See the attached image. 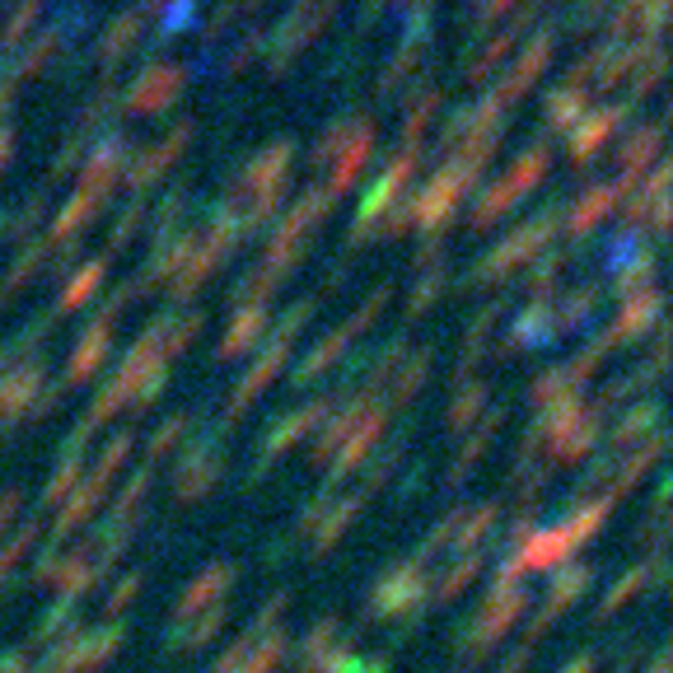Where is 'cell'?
Returning <instances> with one entry per match:
<instances>
[{
	"label": "cell",
	"mask_w": 673,
	"mask_h": 673,
	"mask_svg": "<svg viewBox=\"0 0 673 673\" xmlns=\"http://www.w3.org/2000/svg\"><path fill=\"white\" fill-rule=\"evenodd\" d=\"M655 141H659V131H655V127L641 131V136H631V141H627V164H641V159L650 155V145H655Z\"/></svg>",
	"instance_id": "3"
},
{
	"label": "cell",
	"mask_w": 673,
	"mask_h": 673,
	"mask_svg": "<svg viewBox=\"0 0 673 673\" xmlns=\"http://www.w3.org/2000/svg\"><path fill=\"white\" fill-rule=\"evenodd\" d=\"M613 127H617V108H608V113H594V117H589V122H585V131L575 136V159H585L589 150H594V145H599Z\"/></svg>",
	"instance_id": "2"
},
{
	"label": "cell",
	"mask_w": 673,
	"mask_h": 673,
	"mask_svg": "<svg viewBox=\"0 0 673 673\" xmlns=\"http://www.w3.org/2000/svg\"><path fill=\"white\" fill-rule=\"evenodd\" d=\"M575 103H580V99H575L571 89H561V94H552V99H547V113H552V122H566Z\"/></svg>",
	"instance_id": "4"
},
{
	"label": "cell",
	"mask_w": 673,
	"mask_h": 673,
	"mask_svg": "<svg viewBox=\"0 0 673 673\" xmlns=\"http://www.w3.org/2000/svg\"><path fill=\"white\" fill-rule=\"evenodd\" d=\"M183 75L173 71V66H159V71H145V80L131 89V103L136 108H159L164 99H173V89H178Z\"/></svg>",
	"instance_id": "1"
}]
</instances>
